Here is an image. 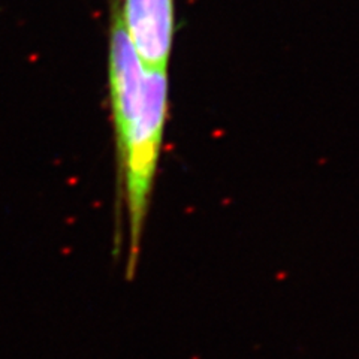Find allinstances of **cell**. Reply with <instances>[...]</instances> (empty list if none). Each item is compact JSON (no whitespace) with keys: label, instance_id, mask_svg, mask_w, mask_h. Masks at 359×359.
Instances as JSON below:
<instances>
[{"label":"cell","instance_id":"6da1fadb","mask_svg":"<svg viewBox=\"0 0 359 359\" xmlns=\"http://www.w3.org/2000/svg\"><path fill=\"white\" fill-rule=\"evenodd\" d=\"M168 116V72L145 67L141 102L137 116L117 150L118 171L125 183L129 208L130 247L128 276L138 264L142 231L159 163L163 130Z\"/></svg>","mask_w":359,"mask_h":359},{"label":"cell","instance_id":"7a4b0ae2","mask_svg":"<svg viewBox=\"0 0 359 359\" xmlns=\"http://www.w3.org/2000/svg\"><path fill=\"white\" fill-rule=\"evenodd\" d=\"M145 66L123 26L118 5L112 9L109 30V96L117 150L137 116Z\"/></svg>","mask_w":359,"mask_h":359},{"label":"cell","instance_id":"3957f363","mask_svg":"<svg viewBox=\"0 0 359 359\" xmlns=\"http://www.w3.org/2000/svg\"><path fill=\"white\" fill-rule=\"evenodd\" d=\"M123 26L149 69H168L175 36L174 0H123Z\"/></svg>","mask_w":359,"mask_h":359}]
</instances>
